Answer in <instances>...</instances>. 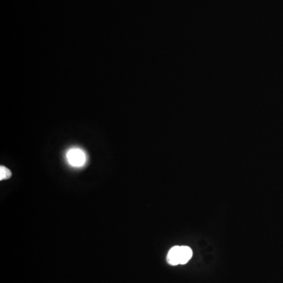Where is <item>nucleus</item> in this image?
<instances>
[{"instance_id":"obj_3","label":"nucleus","mask_w":283,"mask_h":283,"mask_svg":"<svg viewBox=\"0 0 283 283\" xmlns=\"http://www.w3.org/2000/svg\"><path fill=\"white\" fill-rule=\"evenodd\" d=\"M12 176V173L10 169L4 166L0 167V180H8Z\"/></svg>"},{"instance_id":"obj_1","label":"nucleus","mask_w":283,"mask_h":283,"mask_svg":"<svg viewBox=\"0 0 283 283\" xmlns=\"http://www.w3.org/2000/svg\"><path fill=\"white\" fill-rule=\"evenodd\" d=\"M192 250L187 246H174L168 252L167 261L171 265L185 264L192 257Z\"/></svg>"},{"instance_id":"obj_2","label":"nucleus","mask_w":283,"mask_h":283,"mask_svg":"<svg viewBox=\"0 0 283 283\" xmlns=\"http://www.w3.org/2000/svg\"><path fill=\"white\" fill-rule=\"evenodd\" d=\"M66 159L70 165L79 168L85 164L87 161V155L81 149L72 148L68 151Z\"/></svg>"}]
</instances>
